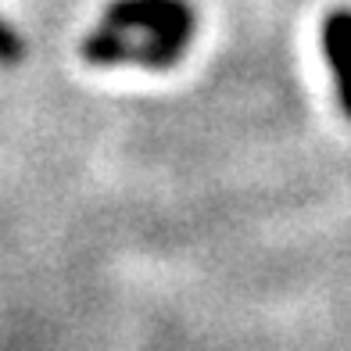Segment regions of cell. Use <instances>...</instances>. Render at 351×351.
<instances>
[{
	"mask_svg": "<svg viewBox=\"0 0 351 351\" xmlns=\"http://www.w3.org/2000/svg\"><path fill=\"white\" fill-rule=\"evenodd\" d=\"M190 47L183 33H154V29L108 25L101 22L83 40V58L90 65H140V69H172Z\"/></svg>",
	"mask_w": 351,
	"mask_h": 351,
	"instance_id": "1",
	"label": "cell"
},
{
	"mask_svg": "<svg viewBox=\"0 0 351 351\" xmlns=\"http://www.w3.org/2000/svg\"><path fill=\"white\" fill-rule=\"evenodd\" d=\"M108 25L154 29V33H183L194 36L197 11L190 0H111L104 8Z\"/></svg>",
	"mask_w": 351,
	"mask_h": 351,
	"instance_id": "2",
	"label": "cell"
},
{
	"mask_svg": "<svg viewBox=\"0 0 351 351\" xmlns=\"http://www.w3.org/2000/svg\"><path fill=\"white\" fill-rule=\"evenodd\" d=\"M323 51L330 61L333 83H337L341 108L351 119V11H333L323 22Z\"/></svg>",
	"mask_w": 351,
	"mask_h": 351,
	"instance_id": "3",
	"label": "cell"
},
{
	"mask_svg": "<svg viewBox=\"0 0 351 351\" xmlns=\"http://www.w3.org/2000/svg\"><path fill=\"white\" fill-rule=\"evenodd\" d=\"M25 58V43L14 33V25L0 19V65H19Z\"/></svg>",
	"mask_w": 351,
	"mask_h": 351,
	"instance_id": "4",
	"label": "cell"
}]
</instances>
